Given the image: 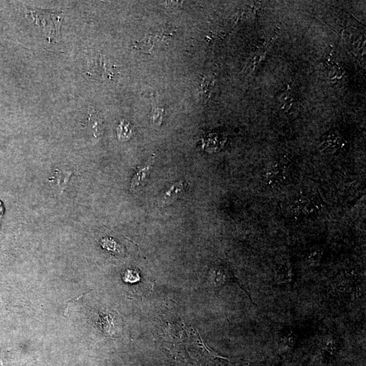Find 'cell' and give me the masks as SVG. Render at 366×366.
<instances>
[{
  "label": "cell",
  "mask_w": 366,
  "mask_h": 366,
  "mask_svg": "<svg viewBox=\"0 0 366 366\" xmlns=\"http://www.w3.org/2000/svg\"><path fill=\"white\" fill-rule=\"evenodd\" d=\"M152 109L153 114H152V123L155 125H160L162 121L163 110L161 107H153Z\"/></svg>",
  "instance_id": "cell-7"
},
{
  "label": "cell",
  "mask_w": 366,
  "mask_h": 366,
  "mask_svg": "<svg viewBox=\"0 0 366 366\" xmlns=\"http://www.w3.org/2000/svg\"><path fill=\"white\" fill-rule=\"evenodd\" d=\"M153 163L154 156H152L145 166L138 167L131 181V189L132 191H136V190L139 189V186H141V184L145 182Z\"/></svg>",
  "instance_id": "cell-3"
},
{
  "label": "cell",
  "mask_w": 366,
  "mask_h": 366,
  "mask_svg": "<svg viewBox=\"0 0 366 366\" xmlns=\"http://www.w3.org/2000/svg\"><path fill=\"white\" fill-rule=\"evenodd\" d=\"M71 174L72 173L71 172H62L60 171V170H56L53 177L52 178V181L55 180L59 189H61V191H63V189L67 187Z\"/></svg>",
  "instance_id": "cell-5"
},
{
  "label": "cell",
  "mask_w": 366,
  "mask_h": 366,
  "mask_svg": "<svg viewBox=\"0 0 366 366\" xmlns=\"http://www.w3.org/2000/svg\"><path fill=\"white\" fill-rule=\"evenodd\" d=\"M87 126L89 127L90 131L92 132L93 136L95 138L99 137L103 133V123L101 120L98 119L97 117L94 116V114H90L89 120H88Z\"/></svg>",
  "instance_id": "cell-4"
},
{
  "label": "cell",
  "mask_w": 366,
  "mask_h": 366,
  "mask_svg": "<svg viewBox=\"0 0 366 366\" xmlns=\"http://www.w3.org/2000/svg\"><path fill=\"white\" fill-rule=\"evenodd\" d=\"M210 281H211L216 293H218L226 285L231 283H236L247 294L252 304L254 306H256V303L254 302L252 297H251L250 294L242 286L240 280L235 275L234 273L230 267L225 266V265H219V266L215 267L214 269L213 274H212V278H210Z\"/></svg>",
  "instance_id": "cell-1"
},
{
  "label": "cell",
  "mask_w": 366,
  "mask_h": 366,
  "mask_svg": "<svg viewBox=\"0 0 366 366\" xmlns=\"http://www.w3.org/2000/svg\"><path fill=\"white\" fill-rule=\"evenodd\" d=\"M140 279L139 274L134 271L128 270L125 273L123 276V280L125 282L134 283L139 281Z\"/></svg>",
  "instance_id": "cell-8"
},
{
  "label": "cell",
  "mask_w": 366,
  "mask_h": 366,
  "mask_svg": "<svg viewBox=\"0 0 366 366\" xmlns=\"http://www.w3.org/2000/svg\"><path fill=\"white\" fill-rule=\"evenodd\" d=\"M132 132L133 129L130 123L126 120H123L118 128V138L121 141H127L132 136Z\"/></svg>",
  "instance_id": "cell-6"
},
{
  "label": "cell",
  "mask_w": 366,
  "mask_h": 366,
  "mask_svg": "<svg viewBox=\"0 0 366 366\" xmlns=\"http://www.w3.org/2000/svg\"><path fill=\"white\" fill-rule=\"evenodd\" d=\"M184 190V186L183 181H179V182L175 183V184H172L171 186H170L168 189L157 197V205L161 208L170 205L172 203L178 200V198L183 194Z\"/></svg>",
  "instance_id": "cell-2"
}]
</instances>
